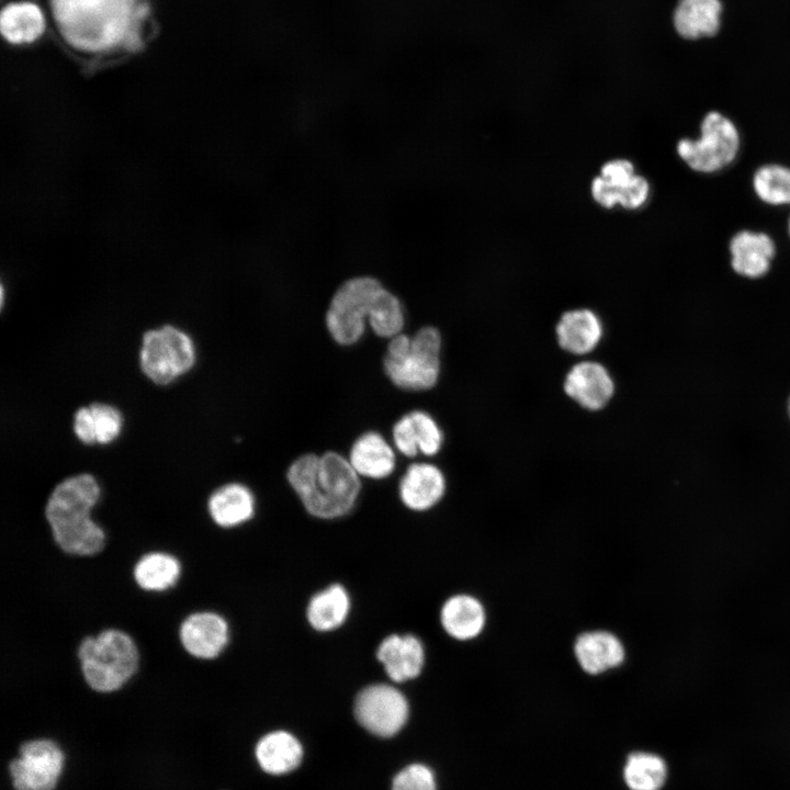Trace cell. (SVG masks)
<instances>
[{
	"mask_svg": "<svg viewBox=\"0 0 790 790\" xmlns=\"http://www.w3.org/2000/svg\"><path fill=\"white\" fill-rule=\"evenodd\" d=\"M740 142L735 124L722 113L711 111L701 122L700 136L696 139L681 138L676 151L693 171L713 173L733 162Z\"/></svg>",
	"mask_w": 790,
	"mask_h": 790,
	"instance_id": "cell-7",
	"label": "cell"
},
{
	"mask_svg": "<svg viewBox=\"0 0 790 790\" xmlns=\"http://www.w3.org/2000/svg\"><path fill=\"white\" fill-rule=\"evenodd\" d=\"M285 478L305 510L320 519L348 515L362 487L348 458L334 449L301 453L289 463Z\"/></svg>",
	"mask_w": 790,
	"mask_h": 790,
	"instance_id": "cell-2",
	"label": "cell"
},
{
	"mask_svg": "<svg viewBox=\"0 0 790 790\" xmlns=\"http://www.w3.org/2000/svg\"><path fill=\"white\" fill-rule=\"evenodd\" d=\"M326 332L338 347L357 345L366 325L380 339L403 332L406 315L400 298L372 275H356L334 291L324 316Z\"/></svg>",
	"mask_w": 790,
	"mask_h": 790,
	"instance_id": "cell-1",
	"label": "cell"
},
{
	"mask_svg": "<svg viewBox=\"0 0 790 790\" xmlns=\"http://www.w3.org/2000/svg\"><path fill=\"white\" fill-rule=\"evenodd\" d=\"M731 266L740 275L757 279L765 275L771 266L776 247L765 233L741 230L730 241Z\"/></svg>",
	"mask_w": 790,
	"mask_h": 790,
	"instance_id": "cell-19",
	"label": "cell"
},
{
	"mask_svg": "<svg viewBox=\"0 0 790 790\" xmlns=\"http://www.w3.org/2000/svg\"><path fill=\"white\" fill-rule=\"evenodd\" d=\"M347 458L360 477L373 481L391 476L397 463L394 448L376 430H365L353 439Z\"/></svg>",
	"mask_w": 790,
	"mask_h": 790,
	"instance_id": "cell-16",
	"label": "cell"
},
{
	"mask_svg": "<svg viewBox=\"0 0 790 790\" xmlns=\"http://www.w3.org/2000/svg\"><path fill=\"white\" fill-rule=\"evenodd\" d=\"M192 339L171 325L144 334L139 353L143 373L159 385H167L187 373L194 364Z\"/></svg>",
	"mask_w": 790,
	"mask_h": 790,
	"instance_id": "cell-8",
	"label": "cell"
},
{
	"mask_svg": "<svg viewBox=\"0 0 790 790\" xmlns=\"http://www.w3.org/2000/svg\"><path fill=\"white\" fill-rule=\"evenodd\" d=\"M257 759L263 770L281 775L295 769L303 756L300 742L290 733L275 731L264 735L256 748Z\"/></svg>",
	"mask_w": 790,
	"mask_h": 790,
	"instance_id": "cell-23",
	"label": "cell"
},
{
	"mask_svg": "<svg viewBox=\"0 0 790 790\" xmlns=\"http://www.w3.org/2000/svg\"><path fill=\"white\" fill-rule=\"evenodd\" d=\"M636 172L632 160L628 158H611L599 168L598 174L611 184H622Z\"/></svg>",
	"mask_w": 790,
	"mask_h": 790,
	"instance_id": "cell-32",
	"label": "cell"
},
{
	"mask_svg": "<svg viewBox=\"0 0 790 790\" xmlns=\"http://www.w3.org/2000/svg\"><path fill=\"white\" fill-rule=\"evenodd\" d=\"M788 415H789V417H790V397H789V400H788Z\"/></svg>",
	"mask_w": 790,
	"mask_h": 790,
	"instance_id": "cell-34",
	"label": "cell"
},
{
	"mask_svg": "<svg viewBox=\"0 0 790 790\" xmlns=\"http://www.w3.org/2000/svg\"><path fill=\"white\" fill-rule=\"evenodd\" d=\"M349 610L350 598L347 590L341 585L334 584L311 598L306 617L315 630L326 632L340 627Z\"/></svg>",
	"mask_w": 790,
	"mask_h": 790,
	"instance_id": "cell-24",
	"label": "cell"
},
{
	"mask_svg": "<svg viewBox=\"0 0 790 790\" xmlns=\"http://www.w3.org/2000/svg\"><path fill=\"white\" fill-rule=\"evenodd\" d=\"M440 622L445 633L452 639L474 640L484 631L485 607L479 599L471 595L451 596L441 607Z\"/></svg>",
	"mask_w": 790,
	"mask_h": 790,
	"instance_id": "cell-20",
	"label": "cell"
},
{
	"mask_svg": "<svg viewBox=\"0 0 790 790\" xmlns=\"http://www.w3.org/2000/svg\"><path fill=\"white\" fill-rule=\"evenodd\" d=\"M392 790H437L433 772L425 765H409L394 778Z\"/></svg>",
	"mask_w": 790,
	"mask_h": 790,
	"instance_id": "cell-31",
	"label": "cell"
},
{
	"mask_svg": "<svg viewBox=\"0 0 790 790\" xmlns=\"http://www.w3.org/2000/svg\"><path fill=\"white\" fill-rule=\"evenodd\" d=\"M563 391L580 408L599 411L613 398L616 383L606 365L595 360H582L565 374Z\"/></svg>",
	"mask_w": 790,
	"mask_h": 790,
	"instance_id": "cell-11",
	"label": "cell"
},
{
	"mask_svg": "<svg viewBox=\"0 0 790 790\" xmlns=\"http://www.w3.org/2000/svg\"><path fill=\"white\" fill-rule=\"evenodd\" d=\"M0 30L3 37L10 43H31L43 34L45 20L36 4L31 2L12 3L1 12Z\"/></svg>",
	"mask_w": 790,
	"mask_h": 790,
	"instance_id": "cell-25",
	"label": "cell"
},
{
	"mask_svg": "<svg viewBox=\"0 0 790 790\" xmlns=\"http://www.w3.org/2000/svg\"><path fill=\"white\" fill-rule=\"evenodd\" d=\"M606 183L611 189L617 207L625 211H637L642 208L650 199L651 184L648 180L640 173L634 174L629 181L620 185H613L607 181Z\"/></svg>",
	"mask_w": 790,
	"mask_h": 790,
	"instance_id": "cell-29",
	"label": "cell"
},
{
	"mask_svg": "<svg viewBox=\"0 0 790 790\" xmlns=\"http://www.w3.org/2000/svg\"><path fill=\"white\" fill-rule=\"evenodd\" d=\"M574 655L579 667L588 675H600L622 665L625 648L622 641L606 630L587 631L574 643Z\"/></svg>",
	"mask_w": 790,
	"mask_h": 790,
	"instance_id": "cell-17",
	"label": "cell"
},
{
	"mask_svg": "<svg viewBox=\"0 0 790 790\" xmlns=\"http://www.w3.org/2000/svg\"><path fill=\"white\" fill-rule=\"evenodd\" d=\"M442 335L436 326L424 325L413 336L400 332L388 339L382 371L388 382L406 393L435 388L442 370Z\"/></svg>",
	"mask_w": 790,
	"mask_h": 790,
	"instance_id": "cell-5",
	"label": "cell"
},
{
	"mask_svg": "<svg viewBox=\"0 0 790 790\" xmlns=\"http://www.w3.org/2000/svg\"><path fill=\"white\" fill-rule=\"evenodd\" d=\"M64 38L84 52L111 49L133 26L135 0H50Z\"/></svg>",
	"mask_w": 790,
	"mask_h": 790,
	"instance_id": "cell-4",
	"label": "cell"
},
{
	"mask_svg": "<svg viewBox=\"0 0 790 790\" xmlns=\"http://www.w3.org/2000/svg\"><path fill=\"white\" fill-rule=\"evenodd\" d=\"M21 757L10 764L13 786L16 790H53L60 776L64 755L49 740L24 743Z\"/></svg>",
	"mask_w": 790,
	"mask_h": 790,
	"instance_id": "cell-10",
	"label": "cell"
},
{
	"mask_svg": "<svg viewBox=\"0 0 790 790\" xmlns=\"http://www.w3.org/2000/svg\"><path fill=\"white\" fill-rule=\"evenodd\" d=\"M228 637L226 620L211 611L188 616L179 629V639L183 648L191 656L201 659L217 657L227 645Z\"/></svg>",
	"mask_w": 790,
	"mask_h": 790,
	"instance_id": "cell-13",
	"label": "cell"
},
{
	"mask_svg": "<svg viewBox=\"0 0 790 790\" xmlns=\"http://www.w3.org/2000/svg\"><path fill=\"white\" fill-rule=\"evenodd\" d=\"M181 574L180 562L165 552H150L135 564L136 584L147 591H163L176 585Z\"/></svg>",
	"mask_w": 790,
	"mask_h": 790,
	"instance_id": "cell-26",
	"label": "cell"
},
{
	"mask_svg": "<svg viewBox=\"0 0 790 790\" xmlns=\"http://www.w3.org/2000/svg\"><path fill=\"white\" fill-rule=\"evenodd\" d=\"M89 407L92 414L95 442L106 444L116 439L123 426L121 413L114 406L103 403H93Z\"/></svg>",
	"mask_w": 790,
	"mask_h": 790,
	"instance_id": "cell-30",
	"label": "cell"
},
{
	"mask_svg": "<svg viewBox=\"0 0 790 790\" xmlns=\"http://www.w3.org/2000/svg\"><path fill=\"white\" fill-rule=\"evenodd\" d=\"M447 492L443 471L433 463L408 464L398 482V496L403 505L414 511H426L439 504Z\"/></svg>",
	"mask_w": 790,
	"mask_h": 790,
	"instance_id": "cell-14",
	"label": "cell"
},
{
	"mask_svg": "<svg viewBox=\"0 0 790 790\" xmlns=\"http://www.w3.org/2000/svg\"><path fill=\"white\" fill-rule=\"evenodd\" d=\"M100 494L97 479L87 473L64 479L50 493L45 517L55 543L64 552L90 556L104 548V530L91 518Z\"/></svg>",
	"mask_w": 790,
	"mask_h": 790,
	"instance_id": "cell-3",
	"label": "cell"
},
{
	"mask_svg": "<svg viewBox=\"0 0 790 790\" xmlns=\"http://www.w3.org/2000/svg\"><path fill=\"white\" fill-rule=\"evenodd\" d=\"M395 449L405 458L414 459L421 453L432 458L440 453L444 433L436 418L424 409L402 414L391 427Z\"/></svg>",
	"mask_w": 790,
	"mask_h": 790,
	"instance_id": "cell-12",
	"label": "cell"
},
{
	"mask_svg": "<svg viewBox=\"0 0 790 790\" xmlns=\"http://www.w3.org/2000/svg\"><path fill=\"white\" fill-rule=\"evenodd\" d=\"M74 431L84 444L95 442L92 414L89 406L81 407L75 413Z\"/></svg>",
	"mask_w": 790,
	"mask_h": 790,
	"instance_id": "cell-33",
	"label": "cell"
},
{
	"mask_svg": "<svg viewBox=\"0 0 790 790\" xmlns=\"http://www.w3.org/2000/svg\"><path fill=\"white\" fill-rule=\"evenodd\" d=\"M82 676L99 692L122 688L137 672L139 653L127 633L106 629L97 636L84 637L78 648Z\"/></svg>",
	"mask_w": 790,
	"mask_h": 790,
	"instance_id": "cell-6",
	"label": "cell"
},
{
	"mask_svg": "<svg viewBox=\"0 0 790 790\" xmlns=\"http://www.w3.org/2000/svg\"><path fill=\"white\" fill-rule=\"evenodd\" d=\"M207 509L217 526L233 528L253 517L256 498L248 486L232 482L212 493L207 501Z\"/></svg>",
	"mask_w": 790,
	"mask_h": 790,
	"instance_id": "cell-21",
	"label": "cell"
},
{
	"mask_svg": "<svg viewBox=\"0 0 790 790\" xmlns=\"http://www.w3.org/2000/svg\"><path fill=\"white\" fill-rule=\"evenodd\" d=\"M720 0H679L674 24L678 34L687 40L714 35L720 27Z\"/></svg>",
	"mask_w": 790,
	"mask_h": 790,
	"instance_id": "cell-22",
	"label": "cell"
},
{
	"mask_svg": "<svg viewBox=\"0 0 790 790\" xmlns=\"http://www.w3.org/2000/svg\"><path fill=\"white\" fill-rule=\"evenodd\" d=\"M376 656L395 682L416 678L425 663L422 643L411 634H392L385 637L377 647Z\"/></svg>",
	"mask_w": 790,
	"mask_h": 790,
	"instance_id": "cell-18",
	"label": "cell"
},
{
	"mask_svg": "<svg viewBox=\"0 0 790 790\" xmlns=\"http://www.w3.org/2000/svg\"><path fill=\"white\" fill-rule=\"evenodd\" d=\"M753 188L767 204H790V168L775 163L759 167L753 177Z\"/></svg>",
	"mask_w": 790,
	"mask_h": 790,
	"instance_id": "cell-28",
	"label": "cell"
},
{
	"mask_svg": "<svg viewBox=\"0 0 790 790\" xmlns=\"http://www.w3.org/2000/svg\"><path fill=\"white\" fill-rule=\"evenodd\" d=\"M788 230H789V236H790V218H789V223H788Z\"/></svg>",
	"mask_w": 790,
	"mask_h": 790,
	"instance_id": "cell-35",
	"label": "cell"
},
{
	"mask_svg": "<svg viewBox=\"0 0 790 790\" xmlns=\"http://www.w3.org/2000/svg\"><path fill=\"white\" fill-rule=\"evenodd\" d=\"M623 776L630 790H661L667 781L668 768L659 755L636 752L628 757Z\"/></svg>",
	"mask_w": 790,
	"mask_h": 790,
	"instance_id": "cell-27",
	"label": "cell"
},
{
	"mask_svg": "<svg viewBox=\"0 0 790 790\" xmlns=\"http://www.w3.org/2000/svg\"><path fill=\"white\" fill-rule=\"evenodd\" d=\"M358 722L374 735L387 737L396 734L408 718V703L393 686L375 684L364 688L354 702Z\"/></svg>",
	"mask_w": 790,
	"mask_h": 790,
	"instance_id": "cell-9",
	"label": "cell"
},
{
	"mask_svg": "<svg viewBox=\"0 0 790 790\" xmlns=\"http://www.w3.org/2000/svg\"><path fill=\"white\" fill-rule=\"evenodd\" d=\"M603 332V324L599 315L588 307L565 311L555 325L558 347L577 357L587 356L596 350Z\"/></svg>",
	"mask_w": 790,
	"mask_h": 790,
	"instance_id": "cell-15",
	"label": "cell"
}]
</instances>
